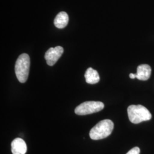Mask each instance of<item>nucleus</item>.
Masks as SVG:
<instances>
[{
  "label": "nucleus",
  "mask_w": 154,
  "mask_h": 154,
  "mask_svg": "<svg viewBox=\"0 0 154 154\" xmlns=\"http://www.w3.org/2000/svg\"><path fill=\"white\" fill-rule=\"evenodd\" d=\"M114 126V123L110 119L101 121L91 129L90 137L95 140L107 138L112 132Z\"/></svg>",
  "instance_id": "nucleus-1"
},
{
  "label": "nucleus",
  "mask_w": 154,
  "mask_h": 154,
  "mask_svg": "<svg viewBox=\"0 0 154 154\" xmlns=\"http://www.w3.org/2000/svg\"><path fill=\"white\" fill-rule=\"evenodd\" d=\"M127 113L129 120L135 124L149 121L152 117L149 110L140 105L130 106L127 109Z\"/></svg>",
  "instance_id": "nucleus-2"
},
{
  "label": "nucleus",
  "mask_w": 154,
  "mask_h": 154,
  "mask_svg": "<svg viewBox=\"0 0 154 154\" xmlns=\"http://www.w3.org/2000/svg\"><path fill=\"white\" fill-rule=\"evenodd\" d=\"M30 57L23 53L19 56L15 65V73L19 82L25 83L28 79L30 69Z\"/></svg>",
  "instance_id": "nucleus-3"
},
{
  "label": "nucleus",
  "mask_w": 154,
  "mask_h": 154,
  "mask_svg": "<svg viewBox=\"0 0 154 154\" xmlns=\"http://www.w3.org/2000/svg\"><path fill=\"white\" fill-rule=\"evenodd\" d=\"M104 104L101 102L88 101L78 106L75 113L79 116H86L99 112L104 109Z\"/></svg>",
  "instance_id": "nucleus-4"
},
{
  "label": "nucleus",
  "mask_w": 154,
  "mask_h": 154,
  "mask_svg": "<svg viewBox=\"0 0 154 154\" xmlns=\"http://www.w3.org/2000/svg\"><path fill=\"white\" fill-rule=\"evenodd\" d=\"M63 53L62 47L58 46L55 48H51L48 50L45 55V58L49 66H53Z\"/></svg>",
  "instance_id": "nucleus-5"
},
{
  "label": "nucleus",
  "mask_w": 154,
  "mask_h": 154,
  "mask_svg": "<svg viewBox=\"0 0 154 154\" xmlns=\"http://www.w3.org/2000/svg\"><path fill=\"white\" fill-rule=\"evenodd\" d=\"M11 146L13 154H25L27 151L26 144L21 138L14 139L11 142Z\"/></svg>",
  "instance_id": "nucleus-6"
},
{
  "label": "nucleus",
  "mask_w": 154,
  "mask_h": 154,
  "mask_svg": "<svg viewBox=\"0 0 154 154\" xmlns=\"http://www.w3.org/2000/svg\"><path fill=\"white\" fill-rule=\"evenodd\" d=\"M151 73V68L149 65L143 64L137 67V72L135 74L136 78L141 81L148 80Z\"/></svg>",
  "instance_id": "nucleus-7"
},
{
  "label": "nucleus",
  "mask_w": 154,
  "mask_h": 154,
  "mask_svg": "<svg viewBox=\"0 0 154 154\" xmlns=\"http://www.w3.org/2000/svg\"><path fill=\"white\" fill-rule=\"evenodd\" d=\"M86 82L88 84H96L99 82L100 77L97 70L91 67H89L85 74Z\"/></svg>",
  "instance_id": "nucleus-8"
},
{
  "label": "nucleus",
  "mask_w": 154,
  "mask_h": 154,
  "mask_svg": "<svg viewBox=\"0 0 154 154\" xmlns=\"http://www.w3.org/2000/svg\"><path fill=\"white\" fill-rule=\"evenodd\" d=\"M69 22L68 14L65 11H61L55 17L54 23L58 29H63L66 27Z\"/></svg>",
  "instance_id": "nucleus-9"
},
{
  "label": "nucleus",
  "mask_w": 154,
  "mask_h": 154,
  "mask_svg": "<svg viewBox=\"0 0 154 154\" xmlns=\"http://www.w3.org/2000/svg\"><path fill=\"white\" fill-rule=\"evenodd\" d=\"M140 152V149L138 147H135L131 149L126 154H139Z\"/></svg>",
  "instance_id": "nucleus-10"
},
{
  "label": "nucleus",
  "mask_w": 154,
  "mask_h": 154,
  "mask_svg": "<svg viewBox=\"0 0 154 154\" xmlns=\"http://www.w3.org/2000/svg\"><path fill=\"white\" fill-rule=\"evenodd\" d=\"M129 77H130V78H131V79H135V78H136L135 74H133V73H131V74L129 75Z\"/></svg>",
  "instance_id": "nucleus-11"
}]
</instances>
